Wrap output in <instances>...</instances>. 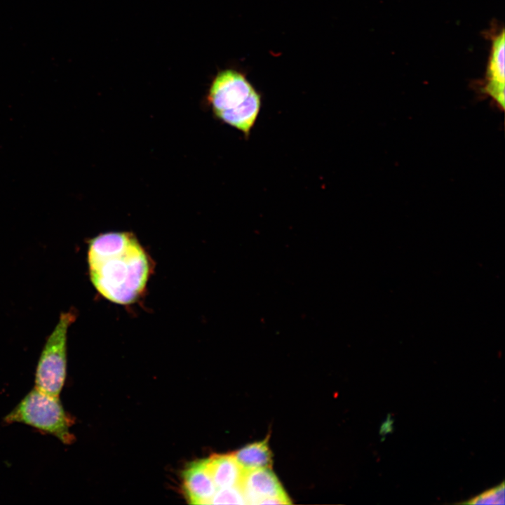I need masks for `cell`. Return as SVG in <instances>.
Listing matches in <instances>:
<instances>
[{
  "label": "cell",
  "mask_w": 505,
  "mask_h": 505,
  "mask_svg": "<svg viewBox=\"0 0 505 505\" xmlns=\"http://www.w3.org/2000/svg\"><path fill=\"white\" fill-rule=\"evenodd\" d=\"M88 263L95 289L119 304L135 302L144 292L151 273L146 252L129 232H109L93 238L89 243Z\"/></svg>",
  "instance_id": "6da1fadb"
},
{
  "label": "cell",
  "mask_w": 505,
  "mask_h": 505,
  "mask_svg": "<svg viewBox=\"0 0 505 505\" xmlns=\"http://www.w3.org/2000/svg\"><path fill=\"white\" fill-rule=\"evenodd\" d=\"M208 101L215 116L248 139L262 105V96L242 71L219 72L210 85Z\"/></svg>",
  "instance_id": "7a4b0ae2"
},
{
  "label": "cell",
  "mask_w": 505,
  "mask_h": 505,
  "mask_svg": "<svg viewBox=\"0 0 505 505\" xmlns=\"http://www.w3.org/2000/svg\"><path fill=\"white\" fill-rule=\"evenodd\" d=\"M6 424L21 423L52 435L65 445L74 440L70 428L74 419L65 410L59 397L34 387L4 417Z\"/></svg>",
  "instance_id": "3957f363"
},
{
  "label": "cell",
  "mask_w": 505,
  "mask_h": 505,
  "mask_svg": "<svg viewBox=\"0 0 505 505\" xmlns=\"http://www.w3.org/2000/svg\"><path fill=\"white\" fill-rule=\"evenodd\" d=\"M72 311L62 313L41 353L35 372L36 389L59 397L67 376V334L75 320Z\"/></svg>",
  "instance_id": "277c9868"
},
{
  "label": "cell",
  "mask_w": 505,
  "mask_h": 505,
  "mask_svg": "<svg viewBox=\"0 0 505 505\" xmlns=\"http://www.w3.org/2000/svg\"><path fill=\"white\" fill-rule=\"evenodd\" d=\"M241 487L248 504H262L266 499L287 495L271 468L245 471Z\"/></svg>",
  "instance_id": "5b68a950"
},
{
  "label": "cell",
  "mask_w": 505,
  "mask_h": 505,
  "mask_svg": "<svg viewBox=\"0 0 505 505\" xmlns=\"http://www.w3.org/2000/svg\"><path fill=\"white\" fill-rule=\"evenodd\" d=\"M504 29L492 39L483 90L504 110L505 90V38Z\"/></svg>",
  "instance_id": "8992f818"
},
{
  "label": "cell",
  "mask_w": 505,
  "mask_h": 505,
  "mask_svg": "<svg viewBox=\"0 0 505 505\" xmlns=\"http://www.w3.org/2000/svg\"><path fill=\"white\" fill-rule=\"evenodd\" d=\"M182 489L191 504H209L217 487L208 471L206 459L194 461L182 473Z\"/></svg>",
  "instance_id": "52a82bcc"
},
{
  "label": "cell",
  "mask_w": 505,
  "mask_h": 505,
  "mask_svg": "<svg viewBox=\"0 0 505 505\" xmlns=\"http://www.w3.org/2000/svg\"><path fill=\"white\" fill-rule=\"evenodd\" d=\"M206 464L217 489L241 486L245 470L231 454H215Z\"/></svg>",
  "instance_id": "ba28073f"
},
{
  "label": "cell",
  "mask_w": 505,
  "mask_h": 505,
  "mask_svg": "<svg viewBox=\"0 0 505 505\" xmlns=\"http://www.w3.org/2000/svg\"><path fill=\"white\" fill-rule=\"evenodd\" d=\"M269 436L261 441L248 444L232 453L245 470L271 468L272 455L269 447Z\"/></svg>",
  "instance_id": "9c48e42d"
},
{
  "label": "cell",
  "mask_w": 505,
  "mask_h": 505,
  "mask_svg": "<svg viewBox=\"0 0 505 505\" xmlns=\"http://www.w3.org/2000/svg\"><path fill=\"white\" fill-rule=\"evenodd\" d=\"M209 504H246L241 486L217 489Z\"/></svg>",
  "instance_id": "30bf717a"
},
{
  "label": "cell",
  "mask_w": 505,
  "mask_h": 505,
  "mask_svg": "<svg viewBox=\"0 0 505 505\" xmlns=\"http://www.w3.org/2000/svg\"><path fill=\"white\" fill-rule=\"evenodd\" d=\"M504 483L501 486L494 487L481 495L472 499L469 504H503L504 501Z\"/></svg>",
  "instance_id": "8fae6325"
}]
</instances>
